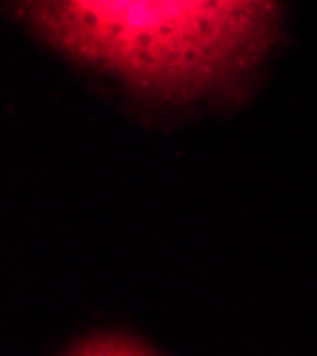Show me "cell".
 I'll return each mask as SVG.
<instances>
[{
  "mask_svg": "<svg viewBox=\"0 0 317 356\" xmlns=\"http://www.w3.org/2000/svg\"><path fill=\"white\" fill-rule=\"evenodd\" d=\"M23 9L80 60L146 92L189 97L249 72L277 0H23Z\"/></svg>",
  "mask_w": 317,
  "mask_h": 356,
  "instance_id": "obj_1",
  "label": "cell"
}]
</instances>
